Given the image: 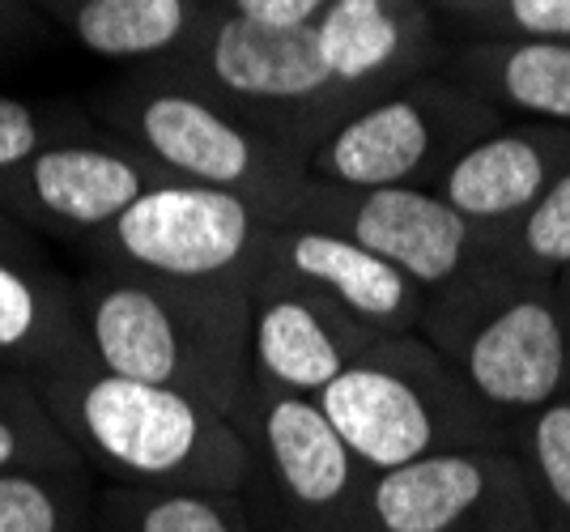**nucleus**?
I'll return each mask as SVG.
<instances>
[{"label":"nucleus","instance_id":"nucleus-1","mask_svg":"<svg viewBox=\"0 0 570 532\" xmlns=\"http://www.w3.org/2000/svg\"><path fill=\"white\" fill-rule=\"evenodd\" d=\"M252 286H184L98 268L72 290L81 345L124 380L184 392L230 417L252 375Z\"/></svg>","mask_w":570,"mask_h":532},{"label":"nucleus","instance_id":"nucleus-2","mask_svg":"<svg viewBox=\"0 0 570 532\" xmlns=\"http://www.w3.org/2000/svg\"><path fill=\"white\" fill-rule=\"evenodd\" d=\"M51 417L90 473L116 485L243 490L247 447L226 413L141 380H124L90 354L35 375Z\"/></svg>","mask_w":570,"mask_h":532},{"label":"nucleus","instance_id":"nucleus-3","mask_svg":"<svg viewBox=\"0 0 570 532\" xmlns=\"http://www.w3.org/2000/svg\"><path fill=\"white\" fill-rule=\"evenodd\" d=\"M417 333L502 431L570 392V312L558 282L494 256L430 294Z\"/></svg>","mask_w":570,"mask_h":532},{"label":"nucleus","instance_id":"nucleus-4","mask_svg":"<svg viewBox=\"0 0 570 532\" xmlns=\"http://www.w3.org/2000/svg\"><path fill=\"white\" fill-rule=\"evenodd\" d=\"M320 410L371 473L460 447H511L422 333L380 337L324 387Z\"/></svg>","mask_w":570,"mask_h":532},{"label":"nucleus","instance_id":"nucleus-5","mask_svg":"<svg viewBox=\"0 0 570 532\" xmlns=\"http://www.w3.org/2000/svg\"><path fill=\"white\" fill-rule=\"evenodd\" d=\"M247 447L243 499L264 532H362L371 469L336 435L315 396L282 392L247 375L230 410Z\"/></svg>","mask_w":570,"mask_h":532},{"label":"nucleus","instance_id":"nucleus-6","mask_svg":"<svg viewBox=\"0 0 570 532\" xmlns=\"http://www.w3.org/2000/svg\"><path fill=\"white\" fill-rule=\"evenodd\" d=\"M111 120L128 146L170 179L247 196L268 209L273 226L289 218L311 184L303 149L235 116L188 81H149L124 90Z\"/></svg>","mask_w":570,"mask_h":532},{"label":"nucleus","instance_id":"nucleus-7","mask_svg":"<svg viewBox=\"0 0 570 532\" xmlns=\"http://www.w3.org/2000/svg\"><path fill=\"white\" fill-rule=\"evenodd\" d=\"M268 235L273 218L256 200L188 179H163L111 226L90 235V243L98 265L116 273L184 286H252Z\"/></svg>","mask_w":570,"mask_h":532},{"label":"nucleus","instance_id":"nucleus-8","mask_svg":"<svg viewBox=\"0 0 570 532\" xmlns=\"http://www.w3.org/2000/svg\"><path fill=\"white\" fill-rule=\"evenodd\" d=\"M490 102L439 81H401L354 102L303 154L307 179L333 188H430L460 149L490 132Z\"/></svg>","mask_w":570,"mask_h":532},{"label":"nucleus","instance_id":"nucleus-9","mask_svg":"<svg viewBox=\"0 0 570 532\" xmlns=\"http://www.w3.org/2000/svg\"><path fill=\"white\" fill-rule=\"evenodd\" d=\"M188 86L303 154L354 107L328 77L315 26H256L230 13L196 35Z\"/></svg>","mask_w":570,"mask_h":532},{"label":"nucleus","instance_id":"nucleus-10","mask_svg":"<svg viewBox=\"0 0 570 532\" xmlns=\"http://www.w3.org/2000/svg\"><path fill=\"white\" fill-rule=\"evenodd\" d=\"M285 221H311L350 235L392 268H401L417 290H426V298L448 290L455 277L490 256V235L460 218L434 188L354 193L311 179Z\"/></svg>","mask_w":570,"mask_h":532},{"label":"nucleus","instance_id":"nucleus-11","mask_svg":"<svg viewBox=\"0 0 570 532\" xmlns=\"http://www.w3.org/2000/svg\"><path fill=\"white\" fill-rule=\"evenodd\" d=\"M528 499L511 447H460L366 477L362 532H494Z\"/></svg>","mask_w":570,"mask_h":532},{"label":"nucleus","instance_id":"nucleus-12","mask_svg":"<svg viewBox=\"0 0 570 532\" xmlns=\"http://www.w3.org/2000/svg\"><path fill=\"white\" fill-rule=\"evenodd\" d=\"M375 341L380 337L341 312L328 294L311 290L282 268L261 265L247 324L252 380L298 396H320Z\"/></svg>","mask_w":570,"mask_h":532},{"label":"nucleus","instance_id":"nucleus-13","mask_svg":"<svg viewBox=\"0 0 570 532\" xmlns=\"http://www.w3.org/2000/svg\"><path fill=\"white\" fill-rule=\"evenodd\" d=\"M163 179H170L167 170L132 146L51 141L22 170L0 179V196L43 226L98 235Z\"/></svg>","mask_w":570,"mask_h":532},{"label":"nucleus","instance_id":"nucleus-14","mask_svg":"<svg viewBox=\"0 0 570 532\" xmlns=\"http://www.w3.org/2000/svg\"><path fill=\"white\" fill-rule=\"evenodd\" d=\"M264 265L328 294L341 312H350L375 337L417 333L426 312V290H417L401 268H392L371 247L328 226L277 221L264 243Z\"/></svg>","mask_w":570,"mask_h":532},{"label":"nucleus","instance_id":"nucleus-15","mask_svg":"<svg viewBox=\"0 0 570 532\" xmlns=\"http://www.w3.org/2000/svg\"><path fill=\"white\" fill-rule=\"evenodd\" d=\"M570 167V128L528 124V128H490L455 154L434 193L476 230L494 235L520 218L523 209Z\"/></svg>","mask_w":570,"mask_h":532},{"label":"nucleus","instance_id":"nucleus-16","mask_svg":"<svg viewBox=\"0 0 570 532\" xmlns=\"http://www.w3.org/2000/svg\"><path fill=\"white\" fill-rule=\"evenodd\" d=\"M422 18L409 0H333L315 22L328 77L350 102L409 81L422 60Z\"/></svg>","mask_w":570,"mask_h":532},{"label":"nucleus","instance_id":"nucleus-17","mask_svg":"<svg viewBox=\"0 0 570 532\" xmlns=\"http://www.w3.org/2000/svg\"><path fill=\"white\" fill-rule=\"evenodd\" d=\"M81 354L77 294L13 252H0V371L35 380Z\"/></svg>","mask_w":570,"mask_h":532},{"label":"nucleus","instance_id":"nucleus-18","mask_svg":"<svg viewBox=\"0 0 570 532\" xmlns=\"http://www.w3.org/2000/svg\"><path fill=\"white\" fill-rule=\"evenodd\" d=\"M98 532H264L235 490L196 485H102Z\"/></svg>","mask_w":570,"mask_h":532},{"label":"nucleus","instance_id":"nucleus-19","mask_svg":"<svg viewBox=\"0 0 570 532\" xmlns=\"http://www.w3.org/2000/svg\"><path fill=\"white\" fill-rule=\"evenodd\" d=\"M481 102L499 98L549 128H570V43L562 39H515L473 60Z\"/></svg>","mask_w":570,"mask_h":532},{"label":"nucleus","instance_id":"nucleus-20","mask_svg":"<svg viewBox=\"0 0 570 532\" xmlns=\"http://www.w3.org/2000/svg\"><path fill=\"white\" fill-rule=\"evenodd\" d=\"M72 39L102 60H149L196 39L191 0H77Z\"/></svg>","mask_w":570,"mask_h":532},{"label":"nucleus","instance_id":"nucleus-21","mask_svg":"<svg viewBox=\"0 0 570 532\" xmlns=\"http://www.w3.org/2000/svg\"><path fill=\"white\" fill-rule=\"evenodd\" d=\"M69 435L30 375L0 371V473H81ZM90 473V469H86Z\"/></svg>","mask_w":570,"mask_h":532},{"label":"nucleus","instance_id":"nucleus-22","mask_svg":"<svg viewBox=\"0 0 570 532\" xmlns=\"http://www.w3.org/2000/svg\"><path fill=\"white\" fill-rule=\"evenodd\" d=\"M532 515L546 532H570V392L511 431Z\"/></svg>","mask_w":570,"mask_h":532},{"label":"nucleus","instance_id":"nucleus-23","mask_svg":"<svg viewBox=\"0 0 570 532\" xmlns=\"http://www.w3.org/2000/svg\"><path fill=\"white\" fill-rule=\"evenodd\" d=\"M90 473H0V532H98Z\"/></svg>","mask_w":570,"mask_h":532},{"label":"nucleus","instance_id":"nucleus-24","mask_svg":"<svg viewBox=\"0 0 570 532\" xmlns=\"http://www.w3.org/2000/svg\"><path fill=\"white\" fill-rule=\"evenodd\" d=\"M490 256L502 265L558 282L570 268V167L537 196L511 226L490 235Z\"/></svg>","mask_w":570,"mask_h":532},{"label":"nucleus","instance_id":"nucleus-25","mask_svg":"<svg viewBox=\"0 0 570 532\" xmlns=\"http://www.w3.org/2000/svg\"><path fill=\"white\" fill-rule=\"evenodd\" d=\"M48 141V124L39 120L26 102L0 95V179L22 170Z\"/></svg>","mask_w":570,"mask_h":532},{"label":"nucleus","instance_id":"nucleus-26","mask_svg":"<svg viewBox=\"0 0 570 532\" xmlns=\"http://www.w3.org/2000/svg\"><path fill=\"white\" fill-rule=\"evenodd\" d=\"M502 13L520 39L570 43V0H502Z\"/></svg>","mask_w":570,"mask_h":532},{"label":"nucleus","instance_id":"nucleus-27","mask_svg":"<svg viewBox=\"0 0 570 532\" xmlns=\"http://www.w3.org/2000/svg\"><path fill=\"white\" fill-rule=\"evenodd\" d=\"M230 18L256 26H315L333 0H226Z\"/></svg>","mask_w":570,"mask_h":532},{"label":"nucleus","instance_id":"nucleus-28","mask_svg":"<svg viewBox=\"0 0 570 532\" xmlns=\"http://www.w3.org/2000/svg\"><path fill=\"white\" fill-rule=\"evenodd\" d=\"M494 532H546V529L537 524V515H532V503L523 499V503H515V508L507 511L499 524H494Z\"/></svg>","mask_w":570,"mask_h":532},{"label":"nucleus","instance_id":"nucleus-29","mask_svg":"<svg viewBox=\"0 0 570 532\" xmlns=\"http://www.w3.org/2000/svg\"><path fill=\"white\" fill-rule=\"evenodd\" d=\"M558 294H562V303H567V312H570V268L558 277Z\"/></svg>","mask_w":570,"mask_h":532},{"label":"nucleus","instance_id":"nucleus-30","mask_svg":"<svg viewBox=\"0 0 570 532\" xmlns=\"http://www.w3.org/2000/svg\"><path fill=\"white\" fill-rule=\"evenodd\" d=\"M0 252H13V235H9V226L0 221Z\"/></svg>","mask_w":570,"mask_h":532}]
</instances>
